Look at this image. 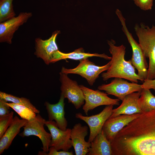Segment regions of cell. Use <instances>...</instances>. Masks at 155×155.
I'll return each mask as SVG.
<instances>
[{
  "mask_svg": "<svg viewBox=\"0 0 155 155\" xmlns=\"http://www.w3.org/2000/svg\"><path fill=\"white\" fill-rule=\"evenodd\" d=\"M13 118V112L12 111L7 115L0 116V139L11 125Z\"/></svg>",
  "mask_w": 155,
  "mask_h": 155,
  "instance_id": "cell-25",
  "label": "cell"
},
{
  "mask_svg": "<svg viewBox=\"0 0 155 155\" xmlns=\"http://www.w3.org/2000/svg\"><path fill=\"white\" fill-rule=\"evenodd\" d=\"M142 84L135 83H129L123 78H116L107 84L99 86L98 89L105 91L108 94L113 95L122 100L126 96L135 92H141Z\"/></svg>",
  "mask_w": 155,
  "mask_h": 155,
  "instance_id": "cell-9",
  "label": "cell"
},
{
  "mask_svg": "<svg viewBox=\"0 0 155 155\" xmlns=\"http://www.w3.org/2000/svg\"><path fill=\"white\" fill-rule=\"evenodd\" d=\"M88 151L89 155H112L111 142L102 129L91 142Z\"/></svg>",
  "mask_w": 155,
  "mask_h": 155,
  "instance_id": "cell-20",
  "label": "cell"
},
{
  "mask_svg": "<svg viewBox=\"0 0 155 155\" xmlns=\"http://www.w3.org/2000/svg\"><path fill=\"white\" fill-rule=\"evenodd\" d=\"M46 120L39 114L35 117L28 121L23 127L24 130L19 135L23 137L31 135L38 137L41 140L43 150L39 152L38 155H46L49 152L51 136L50 133L47 132L44 128Z\"/></svg>",
  "mask_w": 155,
  "mask_h": 155,
  "instance_id": "cell-5",
  "label": "cell"
},
{
  "mask_svg": "<svg viewBox=\"0 0 155 155\" xmlns=\"http://www.w3.org/2000/svg\"><path fill=\"white\" fill-rule=\"evenodd\" d=\"M61 94L67 98L69 103L73 104L76 109L80 108L84 104V93L75 81L70 79L67 74L59 73Z\"/></svg>",
  "mask_w": 155,
  "mask_h": 155,
  "instance_id": "cell-8",
  "label": "cell"
},
{
  "mask_svg": "<svg viewBox=\"0 0 155 155\" xmlns=\"http://www.w3.org/2000/svg\"><path fill=\"white\" fill-rule=\"evenodd\" d=\"M28 120L20 119L16 116L13 121L2 137L0 139V154H2L5 150L7 149L15 137L23 127Z\"/></svg>",
  "mask_w": 155,
  "mask_h": 155,
  "instance_id": "cell-18",
  "label": "cell"
},
{
  "mask_svg": "<svg viewBox=\"0 0 155 155\" xmlns=\"http://www.w3.org/2000/svg\"><path fill=\"white\" fill-rule=\"evenodd\" d=\"M84 93L85 103L82 109L88 115L89 111L102 105H118L120 100L118 98L113 99L108 96L106 93L98 90H94L82 85H79Z\"/></svg>",
  "mask_w": 155,
  "mask_h": 155,
  "instance_id": "cell-7",
  "label": "cell"
},
{
  "mask_svg": "<svg viewBox=\"0 0 155 155\" xmlns=\"http://www.w3.org/2000/svg\"><path fill=\"white\" fill-rule=\"evenodd\" d=\"M139 44L144 54L149 59L147 79H155V26L150 28L144 24H136L134 27Z\"/></svg>",
  "mask_w": 155,
  "mask_h": 155,
  "instance_id": "cell-3",
  "label": "cell"
},
{
  "mask_svg": "<svg viewBox=\"0 0 155 155\" xmlns=\"http://www.w3.org/2000/svg\"><path fill=\"white\" fill-rule=\"evenodd\" d=\"M113 105H107L99 113L90 116H83L81 113H77L75 117L85 122L90 130L88 141L91 142L102 131L106 121L112 114Z\"/></svg>",
  "mask_w": 155,
  "mask_h": 155,
  "instance_id": "cell-10",
  "label": "cell"
},
{
  "mask_svg": "<svg viewBox=\"0 0 155 155\" xmlns=\"http://www.w3.org/2000/svg\"><path fill=\"white\" fill-rule=\"evenodd\" d=\"M13 0H0V23L11 19L16 14L13 9Z\"/></svg>",
  "mask_w": 155,
  "mask_h": 155,
  "instance_id": "cell-23",
  "label": "cell"
},
{
  "mask_svg": "<svg viewBox=\"0 0 155 155\" xmlns=\"http://www.w3.org/2000/svg\"><path fill=\"white\" fill-rule=\"evenodd\" d=\"M73 152L71 151H66L63 150L62 151H57L53 147H49V152L46 155H73Z\"/></svg>",
  "mask_w": 155,
  "mask_h": 155,
  "instance_id": "cell-28",
  "label": "cell"
},
{
  "mask_svg": "<svg viewBox=\"0 0 155 155\" xmlns=\"http://www.w3.org/2000/svg\"><path fill=\"white\" fill-rule=\"evenodd\" d=\"M60 33V31L57 30L54 32L51 37L47 39L43 40L40 38L35 39L34 54L37 57L41 59L47 65L50 63L53 54L59 50L56 39Z\"/></svg>",
  "mask_w": 155,
  "mask_h": 155,
  "instance_id": "cell-13",
  "label": "cell"
},
{
  "mask_svg": "<svg viewBox=\"0 0 155 155\" xmlns=\"http://www.w3.org/2000/svg\"><path fill=\"white\" fill-rule=\"evenodd\" d=\"M107 43L112 58L109 67L106 72L101 74L103 80L105 81L111 78H118L133 83H137L138 80L144 82V80L136 73L130 60H125V46L123 44L116 46L115 41L113 39L108 40Z\"/></svg>",
  "mask_w": 155,
  "mask_h": 155,
  "instance_id": "cell-2",
  "label": "cell"
},
{
  "mask_svg": "<svg viewBox=\"0 0 155 155\" xmlns=\"http://www.w3.org/2000/svg\"><path fill=\"white\" fill-rule=\"evenodd\" d=\"M141 113L130 115H120L109 118L102 128L107 139L111 142L120 130L132 121L139 117Z\"/></svg>",
  "mask_w": 155,
  "mask_h": 155,
  "instance_id": "cell-14",
  "label": "cell"
},
{
  "mask_svg": "<svg viewBox=\"0 0 155 155\" xmlns=\"http://www.w3.org/2000/svg\"><path fill=\"white\" fill-rule=\"evenodd\" d=\"M142 86V88L152 89L155 91V79L145 80Z\"/></svg>",
  "mask_w": 155,
  "mask_h": 155,
  "instance_id": "cell-29",
  "label": "cell"
},
{
  "mask_svg": "<svg viewBox=\"0 0 155 155\" xmlns=\"http://www.w3.org/2000/svg\"><path fill=\"white\" fill-rule=\"evenodd\" d=\"M141 92H133L126 96L122 100L121 104L117 108L113 109L110 117L120 115H130L142 113L139 102Z\"/></svg>",
  "mask_w": 155,
  "mask_h": 155,
  "instance_id": "cell-16",
  "label": "cell"
},
{
  "mask_svg": "<svg viewBox=\"0 0 155 155\" xmlns=\"http://www.w3.org/2000/svg\"><path fill=\"white\" fill-rule=\"evenodd\" d=\"M51 135L50 147H53L57 151L60 150L68 151L72 147L70 138L71 129L65 130L59 129L55 121H46L45 125Z\"/></svg>",
  "mask_w": 155,
  "mask_h": 155,
  "instance_id": "cell-11",
  "label": "cell"
},
{
  "mask_svg": "<svg viewBox=\"0 0 155 155\" xmlns=\"http://www.w3.org/2000/svg\"><path fill=\"white\" fill-rule=\"evenodd\" d=\"M110 142L112 155H155V110L141 113Z\"/></svg>",
  "mask_w": 155,
  "mask_h": 155,
  "instance_id": "cell-1",
  "label": "cell"
},
{
  "mask_svg": "<svg viewBox=\"0 0 155 155\" xmlns=\"http://www.w3.org/2000/svg\"><path fill=\"white\" fill-rule=\"evenodd\" d=\"M96 57L103 58L106 60H111L110 57L104 53L99 54L97 53H85L82 48H80L75 50L73 51L68 53H63L59 50L54 52L52 55L50 63H53L63 59H69L80 61L89 57Z\"/></svg>",
  "mask_w": 155,
  "mask_h": 155,
  "instance_id": "cell-19",
  "label": "cell"
},
{
  "mask_svg": "<svg viewBox=\"0 0 155 155\" xmlns=\"http://www.w3.org/2000/svg\"><path fill=\"white\" fill-rule=\"evenodd\" d=\"M80 61L78 65L74 68L67 69L62 67L61 72L67 74H75L80 75L85 78L91 86L94 84L101 73L108 69L111 64L110 61L104 65H97L90 61L88 58Z\"/></svg>",
  "mask_w": 155,
  "mask_h": 155,
  "instance_id": "cell-6",
  "label": "cell"
},
{
  "mask_svg": "<svg viewBox=\"0 0 155 155\" xmlns=\"http://www.w3.org/2000/svg\"><path fill=\"white\" fill-rule=\"evenodd\" d=\"M88 130L87 126L80 123L75 124L71 129L70 138L76 155H85L88 152L91 142H86L85 139Z\"/></svg>",
  "mask_w": 155,
  "mask_h": 155,
  "instance_id": "cell-15",
  "label": "cell"
},
{
  "mask_svg": "<svg viewBox=\"0 0 155 155\" xmlns=\"http://www.w3.org/2000/svg\"><path fill=\"white\" fill-rule=\"evenodd\" d=\"M139 102L142 113L155 110V96L150 89L142 88Z\"/></svg>",
  "mask_w": 155,
  "mask_h": 155,
  "instance_id": "cell-21",
  "label": "cell"
},
{
  "mask_svg": "<svg viewBox=\"0 0 155 155\" xmlns=\"http://www.w3.org/2000/svg\"><path fill=\"white\" fill-rule=\"evenodd\" d=\"M7 102L4 99H0V116L9 114L10 107L7 104Z\"/></svg>",
  "mask_w": 155,
  "mask_h": 155,
  "instance_id": "cell-27",
  "label": "cell"
},
{
  "mask_svg": "<svg viewBox=\"0 0 155 155\" xmlns=\"http://www.w3.org/2000/svg\"><path fill=\"white\" fill-rule=\"evenodd\" d=\"M7 104L17 113L22 119L29 121L34 118L36 115V113L32 109L25 106L12 102H7Z\"/></svg>",
  "mask_w": 155,
  "mask_h": 155,
  "instance_id": "cell-24",
  "label": "cell"
},
{
  "mask_svg": "<svg viewBox=\"0 0 155 155\" xmlns=\"http://www.w3.org/2000/svg\"><path fill=\"white\" fill-rule=\"evenodd\" d=\"M135 4L142 10H150L153 6V0H133Z\"/></svg>",
  "mask_w": 155,
  "mask_h": 155,
  "instance_id": "cell-26",
  "label": "cell"
},
{
  "mask_svg": "<svg viewBox=\"0 0 155 155\" xmlns=\"http://www.w3.org/2000/svg\"><path fill=\"white\" fill-rule=\"evenodd\" d=\"M65 98L61 94L58 102L55 104H51L48 102L44 103V105L48 114L49 121L54 120L58 127L65 130L67 128V121L65 117L64 102Z\"/></svg>",
  "mask_w": 155,
  "mask_h": 155,
  "instance_id": "cell-17",
  "label": "cell"
},
{
  "mask_svg": "<svg viewBox=\"0 0 155 155\" xmlns=\"http://www.w3.org/2000/svg\"><path fill=\"white\" fill-rule=\"evenodd\" d=\"M32 16L31 12H21L16 17L0 23V42L12 43L13 34Z\"/></svg>",
  "mask_w": 155,
  "mask_h": 155,
  "instance_id": "cell-12",
  "label": "cell"
},
{
  "mask_svg": "<svg viewBox=\"0 0 155 155\" xmlns=\"http://www.w3.org/2000/svg\"><path fill=\"white\" fill-rule=\"evenodd\" d=\"M115 13L122 26V29L127 37L132 48V55L130 60L132 64L138 71L137 74L144 80L146 79L149 65L143 51L139 43L134 39L128 30L125 23V19L121 12L117 9Z\"/></svg>",
  "mask_w": 155,
  "mask_h": 155,
  "instance_id": "cell-4",
  "label": "cell"
},
{
  "mask_svg": "<svg viewBox=\"0 0 155 155\" xmlns=\"http://www.w3.org/2000/svg\"><path fill=\"white\" fill-rule=\"evenodd\" d=\"M0 99H3L7 102H10L17 104L25 106L30 108L36 113L38 114L39 111L30 102V100L24 97H19L5 92H0Z\"/></svg>",
  "mask_w": 155,
  "mask_h": 155,
  "instance_id": "cell-22",
  "label": "cell"
}]
</instances>
